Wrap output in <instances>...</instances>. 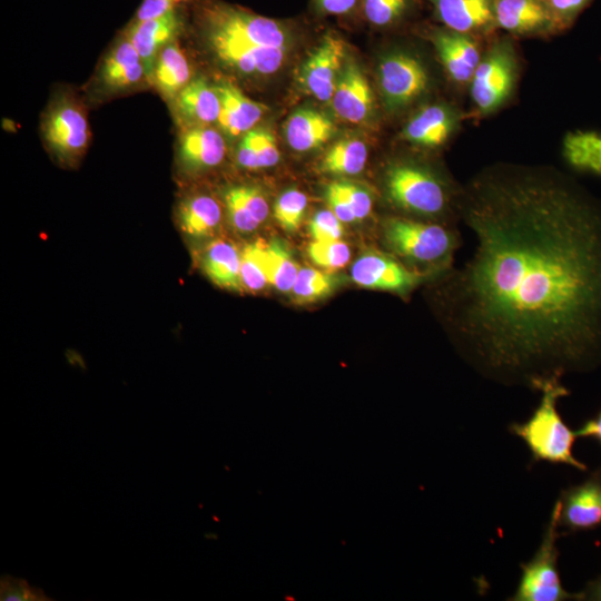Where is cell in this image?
<instances>
[{"mask_svg": "<svg viewBox=\"0 0 601 601\" xmlns=\"http://www.w3.org/2000/svg\"><path fill=\"white\" fill-rule=\"evenodd\" d=\"M459 218L474 244L444 289L460 353L535 391L601 363V203L554 167L495 164Z\"/></svg>", "mask_w": 601, "mask_h": 601, "instance_id": "cell-1", "label": "cell"}, {"mask_svg": "<svg viewBox=\"0 0 601 601\" xmlns=\"http://www.w3.org/2000/svg\"><path fill=\"white\" fill-rule=\"evenodd\" d=\"M384 191L396 208L418 217L435 219L459 217L462 188L426 164L412 159L390 162L384 171Z\"/></svg>", "mask_w": 601, "mask_h": 601, "instance_id": "cell-2", "label": "cell"}, {"mask_svg": "<svg viewBox=\"0 0 601 601\" xmlns=\"http://www.w3.org/2000/svg\"><path fill=\"white\" fill-rule=\"evenodd\" d=\"M515 38L496 33L487 39L467 87L470 114L483 119L504 108L514 97L522 70Z\"/></svg>", "mask_w": 601, "mask_h": 601, "instance_id": "cell-3", "label": "cell"}, {"mask_svg": "<svg viewBox=\"0 0 601 601\" xmlns=\"http://www.w3.org/2000/svg\"><path fill=\"white\" fill-rule=\"evenodd\" d=\"M538 391L542 392V397L533 414L524 423L511 424L509 431L524 441L533 462L566 464L587 471V465L572 453L575 432L563 422L556 410L558 400L569 395V390L561 380L552 378L543 382Z\"/></svg>", "mask_w": 601, "mask_h": 601, "instance_id": "cell-4", "label": "cell"}, {"mask_svg": "<svg viewBox=\"0 0 601 601\" xmlns=\"http://www.w3.org/2000/svg\"><path fill=\"white\" fill-rule=\"evenodd\" d=\"M387 247L407 262L447 270L459 247V235L443 224L391 217L383 225Z\"/></svg>", "mask_w": 601, "mask_h": 601, "instance_id": "cell-5", "label": "cell"}, {"mask_svg": "<svg viewBox=\"0 0 601 601\" xmlns=\"http://www.w3.org/2000/svg\"><path fill=\"white\" fill-rule=\"evenodd\" d=\"M201 29L204 40L279 48L293 42L286 22L226 3H213L204 11Z\"/></svg>", "mask_w": 601, "mask_h": 601, "instance_id": "cell-6", "label": "cell"}, {"mask_svg": "<svg viewBox=\"0 0 601 601\" xmlns=\"http://www.w3.org/2000/svg\"><path fill=\"white\" fill-rule=\"evenodd\" d=\"M376 80L383 106L390 114L408 109L422 100L432 87L425 61L404 47H395L381 56Z\"/></svg>", "mask_w": 601, "mask_h": 601, "instance_id": "cell-7", "label": "cell"}, {"mask_svg": "<svg viewBox=\"0 0 601 601\" xmlns=\"http://www.w3.org/2000/svg\"><path fill=\"white\" fill-rule=\"evenodd\" d=\"M41 135L49 151L62 164L73 165L90 141L87 111L71 92L56 93L41 118Z\"/></svg>", "mask_w": 601, "mask_h": 601, "instance_id": "cell-8", "label": "cell"}, {"mask_svg": "<svg viewBox=\"0 0 601 601\" xmlns=\"http://www.w3.org/2000/svg\"><path fill=\"white\" fill-rule=\"evenodd\" d=\"M560 502H555L551 518L534 556L521 564L522 574L512 601H564L579 600L578 593H569L561 583L558 570L560 538Z\"/></svg>", "mask_w": 601, "mask_h": 601, "instance_id": "cell-9", "label": "cell"}, {"mask_svg": "<svg viewBox=\"0 0 601 601\" xmlns=\"http://www.w3.org/2000/svg\"><path fill=\"white\" fill-rule=\"evenodd\" d=\"M422 31L432 45L450 83L460 92H466L487 40L441 24Z\"/></svg>", "mask_w": 601, "mask_h": 601, "instance_id": "cell-10", "label": "cell"}, {"mask_svg": "<svg viewBox=\"0 0 601 601\" xmlns=\"http://www.w3.org/2000/svg\"><path fill=\"white\" fill-rule=\"evenodd\" d=\"M466 118L463 110L450 102L424 104L403 126L401 139L417 148L437 150L452 140Z\"/></svg>", "mask_w": 601, "mask_h": 601, "instance_id": "cell-11", "label": "cell"}, {"mask_svg": "<svg viewBox=\"0 0 601 601\" xmlns=\"http://www.w3.org/2000/svg\"><path fill=\"white\" fill-rule=\"evenodd\" d=\"M346 45L327 33L306 58L299 72L303 89L315 99L331 102L344 67Z\"/></svg>", "mask_w": 601, "mask_h": 601, "instance_id": "cell-12", "label": "cell"}, {"mask_svg": "<svg viewBox=\"0 0 601 601\" xmlns=\"http://www.w3.org/2000/svg\"><path fill=\"white\" fill-rule=\"evenodd\" d=\"M497 30L515 39L561 33L546 0H494Z\"/></svg>", "mask_w": 601, "mask_h": 601, "instance_id": "cell-13", "label": "cell"}, {"mask_svg": "<svg viewBox=\"0 0 601 601\" xmlns=\"http://www.w3.org/2000/svg\"><path fill=\"white\" fill-rule=\"evenodd\" d=\"M150 85L142 60L125 33L105 55L97 73V87L104 95H119Z\"/></svg>", "mask_w": 601, "mask_h": 601, "instance_id": "cell-14", "label": "cell"}, {"mask_svg": "<svg viewBox=\"0 0 601 601\" xmlns=\"http://www.w3.org/2000/svg\"><path fill=\"white\" fill-rule=\"evenodd\" d=\"M353 282L362 287L406 294L423 279V273L410 269L381 253H366L351 268Z\"/></svg>", "mask_w": 601, "mask_h": 601, "instance_id": "cell-15", "label": "cell"}, {"mask_svg": "<svg viewBox=\"0 0 601 601\" xmlns=\"http://www.w3.org/2000/svg\"><path fill=\"white\" fill-rule=\"evenodd\" d=\"M214 57L226 68L250 77L269 76L285 63L289 48L239 45L205 40Z\"/></svg>", "mask_w": 601, "mask_h": 601, "instance_id": "cell-16", "label": "cell"}, {"mask_svg": "<svg viewBox=\"0 0 601 601\" xmlns=\"http://www.w3.org/2000/svg\"><path fill=\"white\" fill-rule=\"evenodd\" d=\"M436 21L449 29L487 40L497 31L494 0H424Z\"/></svg>", "mask_w": 601, "mask_h": 601, "instance_id": "cell-17", "label": "cell"}, {"mask_svg": "<svg viewBox=\"0 0 601 601\" xmlns=\"http://www.w3.org/2000/svg\"><path fill=\"white\" fill-rule=\"evenodd\" d=\"M560 526L569 532L601 526V466L582 483L563 490L559 497Z\"/></svg>", "mask_w": 601, "mask_h": 601, "instance_id": "cell-18", "label": "cell"}, {"mask_svg": "<svg viewBox=\"0 0 601 601\" xmlns=\"http://www.w3.org/2000/svg\"><path fill=\"white\" fill-rule=\"evenodd\" d=\"M332 107L338 118L351 124L367 121L375 107L374 93L370 82L353 60H348L339 75L331 99Z\"/></svg>", "mask_w": 601, "mask_h": 601, "instance_id": "cell-19", "label": "cell"}, {"mask_svg": "<svg viewBox=\"0 0 601 601\" xmlns=\"http://www.w3.org/2000/svg\"><path fill=\"white\" fill-rule=\"evenodd\" d=\"M225 155V136L219 129L213 126L181 129L177 159L184 171L195 174L217 167Z\"/></svg>", "mask_w": 601, "mask_h": 601, "instance_id": "cell-20", "label": "cell"}, {"mask_svg": "<svg viewBox=\"0 0 601 601\" xmlns=\"http://www.w3.org/2000/svg\"><path fill=\"white\" fill-rule=\"evenodd\" d=\"M170 104L181 129L211 126L217 124L220 114L217 87L201 77L193 78Z\"/></svg>", "mask_w": 601, "mask_h": 601, "instance_id": "cell-21", "label": "cell"}, {"mask_svg": "<svg viewBox=\"0 0 601 601\" xmlns=\"http://www.w3.org/2000/svg\"><path fill=\"white\" fill-rule=\"evenodd\" d=\"M180 20L176 10L142 21H132L124 32L139 53L151 85L154 67L159 52L176 40Z\"/></svg>", "mask_w": 601, "mask_h": 601, "instance_id": "cell-22", "label": "cell"}, {"mask_svg": "<svg viewBox=\"0 0 601 601\" xmlns=\"http://www.w3.org/2000/svg\"><path fill=\"white\" fill-rule=\"evenodd\" d=\"M220 96V114L217 121L225 137L240 138L259 122L266 107L247 97L228 80L216 85Z\"/></svg>", "mask_w": 601, "mask_h": 601, "instance_id": "cell-23", "label": "cell"}, {"mask_svg": "<svg viewBox=\"0 0 601 601\" xmlns=\"http://www.w3.org/2000/svg\"><path fill=\"white\" fill-rule=\"evenodd\" d=\"M224 205L234 229L250 233L262 225L269 206L262 190L253 185H234L224 191Z\"/></svg>", "mask_w": 601, "mask_h": 601, "instance_id": "cell-24", "label": "cell"}, {"mask_svg": "<svg viewBox=\"0 0 601 601\" xmlns=\"http://www.w3.org/2000/svg\"><path fill=\"white\" fill-rule=\"evenodd\" d=\"M333 121L313 108H300L293 112L284 126L288 146L299 152L314 150L324 145L334 134Z\"/></svg>", "mask_w": 601, "mask_h": 601, "instance_id": "cell-25", "label": "cell"}, {"mask_svg": "<svg viewBox=\"0 0 601 601\" xmlns=\"http://www.w3.org/2000/svg\"><path fill=\"white\" fill-rule=\"evenodd\" d=\"M193 79L189 61L178 42L171 41L159 52L151 85L161 97L171 102Z\"/></svg>", "mask_w": 601, "mask_h": 601, "instance_id": "cell-26", "label": "cell"}, {"mask_svg": "<svg viewBox=\"0 0 601 601\" xmlns=\"http://www.w3.org/2000/svg\"><path fill=\"white\" fill-rule=\"evenodd\" d=\"M201 268L216 285L240 290V253L227 240L216 239L207 245L201 255Z\"/></svg>", "mask_w": 601, "mask_h": 601, "instance_id": "cell-27", "label": "cell"}, {"mask_svg": "<svg viewBox=\"0 0 601 601\" xmlns=\"http://www.w3.org/2000/svg\"><path fill=\"white\" fill-rule=\"evenodd\" d=\"M181 230L195 238L209 236L221 220V207L210 195L197 194L185 197L177 210Z\"/></svg>", "mask_w": 601, "mask_h": 601, "instance_id": "cell-28", "label": "cell"}, {"mask_svg": "<svg viewBox=\"0 0 601 601\" xmlns=\"http://www.w3.org/2000/svg\"><path fill=\"white\" fill-rule=\"evenodd\" d=\"M562 154L573 169L601 176V132L593 130L568 132L562 141Z\"/></svg>", "mask_w": 601, "mask_h": 601, "instance_id": "cell-29", "label": "cell"}, {"mask_svg": "<svg viewBox=\"0 0 601 601\" xmlns=\"http://www.w3.org/2000/svg\"><path fill=\"white\" fill-rule=\"evenodd\" d=\"M367 156V146L363 140L341 139L326 151L319 167L326 174L357 175L365 168Z\"/></svg>", "mask_w": 601, "mask_h": 601, "instance_id": "cell-30", "label": "cell"}, {"mask_svg": "<svg viewBox=\"0 0 601 601\" xmlns=\"http://www.w3.org/2000/svg\"><path fill=\"white\" fill-rule=\"evenodd\" d=\"M265 258L268 283L280 292H290L299 267L288 247L278 239L270 240L266 243Z\"/></svg>", "mask_w": 601, "mask_h": 601, "instance_id": "cell-31", "label": "cell"}, {"mask_svg": "<svg viewBox=\"0 0 601 601\" xmlns=\"http://www.w3.org/2000/svg\"><path fill=\"white\" fill-rule=\"evenodd\" d=\"M418 0H362L367 22L380 29L402 24L416 10Z\"/></svg>", "mask_w": 601, "mask_h": 601, "instance_id": "cell-32", "label": "cell"}, {"mask_svg": "<svg viewBox=\"0 0 601 601\" xmlns=\"http://www.w3.org/2000/svg\"><path fill=\"white\" fill-rule=\"evenodd\" d=\"M266 243L257 240L246 245L240 253L242 288L249 292L263 289L268 283L265 258Z\"/></svg>", "mask_w": 601, "mask_h": 601, "instance_id": "cell-33", "label": "cell"}, {"mask_svg": "<svg viewBox=\"0 0 601 601\" xmlns=\"http://www.w3.org/2000/svg\"><path fill=\"white\" fill-rule=\"evenodd\" d=\"M336 284L335 278L312 267L299 268L292 288L298 300H315L326 296Z\"/></svg>", "mask_w": 601, "mask_h": 601, "instance_id": "cell-34", "label": "cell"}, {"mask_svg": "<svg viewBox=\"0 0 601 601\" xmlns=\"http://www.w3.org/2000/svg\"><path fill=\"white\" fill-rule=\"evenodd\" d=\"M307 208L306 195L295 188L285 190L274 206V217L286 231H295Z\"/></svg>", "mask_w": 601, "mask_h": 601, "instance_id": "cell-35", "label": "cell"}, {"mask_svg": "<svg viewBox=\"0 0 601 601\" xmlns=\"http://www.w3.org/2000/svg\"><path fill=\"white\" fill-rule=\"evenodd\" d=\"M311 259L327 269L344 267L351 258L349 247L338 240H314L308 247Z\"/></svg>", "mask_w": 601, "mask_h": 601, "instance_id": "cell-36", "label": "cell"}, {"mask_svg": "<svg viewBox=\"0 0 601 601\" xmlns=\"http://www.w3.org/2000/svg\"><path fill=\"white\" fill-rule=\"evenodd\" d=\"M1 601H48L49 597L36 587H31L26 580L2 575L0 580Z\"/></svg>", "mask_w": 601, "mask_h": 601, "instance_id": "cell-37", "label": "cell"}, {"mask_svg": "<svg viewBox=\"0 0 601 601\" xmlns=\"http://www.w3.org/2000/svg\"><path fill=\"white\" fill-rule=\"evenodd\" d=\"M332 185L353 210L356 220L366 218L373 208V198L363 187L351 181H334Z\"/></svg>", "mask_w": 601, "mask_h": 601, "instance_id": "cell-38", "label": "cell"}, {"mask_svg": "<svg viewBox=\"0 0 601 601\" xmlns=\"http://www.w3.org/2000/svg\"><path fill=\"white\" fill-rule=\"evenodd\" d=\"M258 161V168H269L279 161V150L275 136L267 129L254 128L248 131Z\"/></svg>", "mask_w": 601, "mask_h": 601, "instance_id": "cell-39", "label": "cell"}, {"mask_svg": "<svg viewBox=\"0 0 601 601\" xmlns=\"http://www.w3.org/2000/svg\"><path fill=\"white\" fill-rule=\"evenodd\" d=\"M560 32L568 31L593 0H546Z\"/></svg>", "mask_w": 601, "mask_h": 601, "instance_id": "cell-40", "label": "cell"}, {"mask_svg": "<svg viewBox=\"0 0 601 601\" xmlns=\"http://www.w3.org/2000/svg\"><path fill=\"white\" fill-rule=\"evenodd\" d=\"M342 224L331 209H323L312 217L308 229L314 240H338L343 235Z\"/></svg>", "mask_w": 601, "mask_h": 601, "instance_id": "cell-41", "label": "cell"}, {"mask_svg": "<svg viewBox=\"0 0 601 601\" xmlns=\"http://www.w3.org/2000/svg\"><path fill=\"white\" fill-rule=\"evenodd\" d=\"M185 0H142L134 21L164 16L176 10V7Z\"/></svg>", "mask_w": 601, "mask_h": 601, "instance_id": "cell-42", "label": "cell"}, {"mask_svg": "<svg viewBox=\"0 0 601 601\" xmlns=\"http://www.w3.org/2000/svg\"><path fill=\"white\" fill-rule=\"evenodd\" d=\"M325 194L329 209L342 223H352L356 220L349 205L332 184L327 186Z\"/></svg>", "mask_w": 601, "mask_h": 601, "instance_id": "cell-43", "label": "cell"}, {"mask_svg": "<svg viewBox=\"0 0 601 601\" xmlns=\"http://www.w3.org/2000/svg\"><path fill=\"white\" fill-rule=\"evenodd\" d=\"M359 0H314V7L321 14L346 16L358 6Z\"/></svg>", "mask_w": 601, "mask_h": 601, "instance_id": "cell-44", "label": "cell"}, {"mask_svg": "<svg viewBox=\"0 0 601 601\" xmlns=\"http://www.w3.org/2000/svg\"><path fill=\"white\" fill-rule=\"evenodd\" d=\"M574 432L577 437L593 439L601 445V410Z\"/></svg>", "mask_w": 601, "mask_h": 601, "instance_id": "cell-45", "label": "cell"}, {"mask_svg": "<svg viewBox=\"0 0 601 601\" xmlns=\"http://www.w3.org/2000/svg\"><path fill=\"white\" fill-rule=\"evenodd\" d=\"M579 600L601 601V574L578 593Z\"/></svg>", "mask_w": 601, "mask_h": 601, "instance_id": "cell-46", "label": "cell"}]
</instances>
